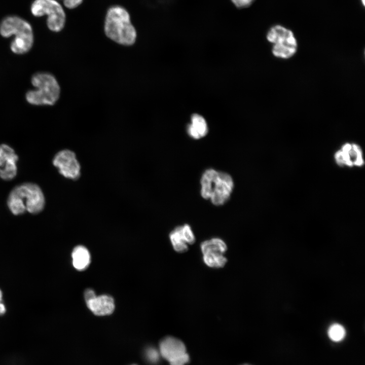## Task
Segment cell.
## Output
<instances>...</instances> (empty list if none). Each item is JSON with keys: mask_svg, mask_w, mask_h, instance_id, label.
Segmentation results:
<instances>
[{"mask_svg": "<svg viewBox=\"0 0 365 365\" xmlns=\"http://www.w3.org/2000/svg\"><path fill=\"white\" fill-rule=\"evenodd\" d=\"M208 130L207 123L203 117L197 114L192 116L191 123L187 127V132L191 137L195 139L203 138L207 135Z\"/></svg>", "mask_w": 365, "mask_h": 365, "instance_id": "7c38bea8", "label": "cell"}, {"mask_svg": "<svg viewBox=\"0 0 365 365\" xmlns=\"http://www.w3.org/2000/svg\"><path fill=\"white\" fill-rule=\"evenodd\" d=\"M53 164L60 174L66 178L77 179L81 175V165L76 154L69 150L58 152L54 157Z\"/></svg>", "mask_w": 365, "mask_h": 365, "instance_id": "9c48e42d", "label": "cell"}, {"mask_svg": "<svg viewBox=\"0 0 365 365\" xmlns=\"http://www.w3.org/2000/svg\"><path fill=\"white\" fill-rule=\"evenodd\" d=\"M241 365H250V364H241Z\"/></svg>", "mask_w": 365, "mask_h": 365, "instance_id": "484cf974", "label": "cell"}, {"mask_svg": "<svg viewBox=\"0 0 365 365\" xmlns=\"http://www.w3.org/2000/svg\"><path fill=\"white\" fill-rule=\"evenodd\" d=\"M267 41L273 44L272 53L277 57L287 59L297 49V41L291 30L280 24L271 26L266 34Z\"/></svg>", "mask_w": 365, "mask_h": 365, "instance_id": "8992f818", "label": "cell"}, {"mask_svg": "<svg viewBox=\"0 0 365 365\" xmlns=\"http://www.w3.org/2000/svg\"><path fill=\"white\" fill-rule=\"evenodd\" d=\"M202 254L207 252H218L224 254L227 250L225 242L219 238H212L202 242L200 244Z\"/></svg>", "mask_w": 365, "mask_h": 365, "instance_id": "5bb4252c", "label": "cell"}, {"mask_svg": "<svg viewBox=\"0 0 365 365\" xmlns=\"http://www.w3.org/2000/svg\"><path fill=\"white\" fill-rule=\"evenodd\" d=\"M159 352L170 365H185L190 360L184 343L172 336L162 339L159 344Z\"/></svg>", "mask_w": 365, "mask_h": 365, "instance_id": "ba28073f", "label": "cell"}, {"mask_svg": "<svg viewBox=\"0 0 365 365\" xmlns=\"http://www.w3.org/2000/svg\"><path fill=\"white\" fill-rule=\"evenodd\" d=\"M360 1H361V4L363 5V6H364L365 0H360Z\"/></svg>", "mask_w": 365, "mask_h": 365, "instance_id": "d4e9b609", "label": "cell"}, {"mask_svg": "<svg viewBox=\"0 0 365 365\" xmlns=\"http://www.w3.org/2000/svg\"><path fill=\"white\" fill-rule=\"evenodd\" d=\"M96 294L94 290L92 289H87L84 292V298L85 302L94 298Z\"/></svg>", "mask_w": 365, "mask_h": 365, "instance_id": "603a6c76", "label": "cell"}, {"mask_svg": "<svg viewBox=\"0 0 365 365\" xmlns=\"http://www.w3.org/2000/svg\"><path fill=\"white\" fill-rule=\"evenodd\" d=\"M31 12L36 17L47 15V25L52 31H60L65 25V12L56 0H35L31 5Z\"/></svg>", "mask_w": 365, "mask_h": 365, "instance_id": "52a82bcc", "label": "cell"}, {"mask_svg": "<svg viewBox=\"0 0 365 365\" xmlns=\"http://www.w3.org/2000/svg\"><path fill=\"white\" fill-rule=\"evenodd\" d=\"M31 83L36 90H29L26 99L31 104L53 105L60 96V88L56 78L49 73L40 72L31 78Z\"/></svg>", "mask_w": 365, "mask_h": 365, "instance_id": "5b68a950", "label": "cell"}, {"mask_svg": "<svg viewBox=\"0 0 365 365\" xmlns=\"http://www.w3.org/2000/svg\"><path fill=\"white\" fill-rule=\"evenodd\" d=\"M0 34L5 38L15 35L10 48L17 54L28 52L31 48L33 42L32 29L30 24L17 16H9L5 18L0 24Z\"/></svg>", "mask_w": 365, "mask_h": 365, "instance_id": "277c9868", "label": "cell"}, {"mask_svg": "<svg viewBox=\"0 0 365 365\" xmlns=\"http://www.w3.org/2000/svg\"><path fill=\"white\" fill-rule=\"evenodd\" d=\"M182 235L188 244H193L195 242V235L191 226L187 224L181 226Z\"/></svg>", "mask_w": 365, "mask_h": 365, "instance_id": "ac0fdd59", "label": "cell"}, {"mask_svg": "<svg viewBox=\"0 0 365 365\" xmlns=\"http://www.w3.org/2000/svg\"><path fill=\"white\" fill-rule=\"evenodd\" d=\"M169 239L174 250L182 253L188 250V244L182 235L181 226L175 227L169 234Z\"/></svg>", "mask_w": 365, "mask_h": 365, "instance_id": "9a60e30c", "label": "cell"}, {"mask_svg": "<svg viewBox=\"0 0 365 365\" xmlns=\"http://www.w3.org/2000/svg\"><path fill=\"white\" fill-rule=\"evenodd\" d=\"M104 31L110 39L124 46L132 45L137 38L136 30L128 11L120 5L112 6L107 10Z\"/></svg>", "mask_w": 365, "mask_h": 365, "instance_id": "6da1fadb", "label": "cell"}, {"mask_svg": "<svg viewBox=\"0 0 365 365\" xmlns=\"http://www.w3.org/2000/svg\"><path fill=\"white\" fill-rule=\"evenodd\" d=\"M203 261L210 268H221L226 264L227 259L221 253L207 252L203 254Z\"/></svg>", "mask_w": 365, "mask_h": 365, "instance_id": "2e32d148", "label": "cell"}, {"mask_svg": "<svg viewBox=\"0 0 365 365\" xmlns=\"http://www.w3.org/2000/svg\"><path fill=\"white\" fill-rule=\"evenodd\" d=\"M71 257L72 265L78 270H84L90 264V254L88 250L84 246L75 247L72 251Z\"/></svg>", "mask_w": 365, "mask_h": 365, "instance_id": "4fadbf2b", "label": "cell"}, {"mask_svg": "<svg viewBox=\"0 0 365 365\" xmlns=\"http://www.w3.org/2000/svg\"><path fill=\"white\" fill-rule=\"evenodd\" d=\"M150 7H158L165 6L170 4L173 0H143Z\"/></svg>", "mask_w": 365, "mask_h": 365, "instance_id": "ffe728a7", "label": "cell"}, {"mask_svg": "<svg viewBox=\"0 0 365 365\" xmlns=\"http://www.w3.org/2000/svg\"><path fill=\"white\" fill-rule=\"evenodd\" d=\"M86 303L89 309L97 316L110 315L114 312L115 307L113 298L106 295H96Z\"/></svg>", "mask_w": 365, "mask_h": 365, "instance_id": "8fae6325", "label": "cell"}, {"mask_svg": "<svg viewBox=\"0 0 365 365\" xmlns=\"http://www.w3.org/2000/svg\"><path fill=\"white\" fill-rule=\"evenodd\" d=\"M200 194L203 199L210 200L212 204L221 206L230 198L234 189V181L228 173L208 168L200 179Z\"/></svg>", "mask_w": 365, "mask_h": 365, "instance_id": "7a4b0ae2", "label": "cell"}, {"mask_svg": "<svg viewBox=\"0 0 365 365\" xmlns=\"http://www.w3.org/2000/svg\"><path fill=\"white\" fill-rule=\"evenodd\" d=\"M147 356L149 360L153 362H156L159 358L158 352L154 348H150L148 350Z\"/></svg>", "mask_w": 365, "mask_h": 365, "instance_id": "7402d4cb", "label": "cell"}, {"mask_svg": "<svg viewBox=\"0 0 365 365\" xmlns=\"http://www.w3.org/2000/svg\"><path fill=\"white\" fill-rule=\"evenodd\" d=\"M45 199L41 188L36 184L24 183L16 186L10 193L7 200L9 210L14 215L26 211L31 214L40 212L44 208Z\"/></svg>", "mask_w": 365, "mask_h": 365, "instance_id": "3957f363", "label": "cell"}, {"mask_svg": "<svg viewBox=\"0 0 365 365\" xmlns=\"http://www.w3.org/2000/svg\"><path fill=\"white\" fill-rule=\"evenodd\" d=\"M3 294L2 291L0 289V315H3L6 311V309L5 305L3 303Z\"/></svg>", "mask_w": 365, "mask_h": 365, "instance_id": "cb8c5ba5", "label": "cell"}, {"mask_svg": "<svg viewBox=\"0 0 365 365\" xmlns=\"http://www.w3.org/2000/svg\"><path fill=\"white\" fill-rule=\"evenodd\" d=\"M232 4L237 9L241 10L250 7L256 0H230Z\"/></svg>", "mask_w": 365, "mask_h": 365, "instance_id": "d6986e66", "label": "cell"}, {"mask_svg": "<svg viewBox=\"0 0 365 365\" xmlns=\"http://www.w3.org/2000/svg\"><path fill=\"white\" fill-rule=\"evenodd\" d=\"M18 157L15 151L6 144L0 145V177L5 180L14 178L17 171Z\"/></svg>", "mask_w": 365, "mask_h": 365, "instance_id": "30bf717a", "label": "cell"}, {"mask_svg": "<svg viewBox=\"0 0 365 365\" xmlns=\"http://www.w3.org/2000/svg\"><path fill=\"white\" fill-rule=\"evenodd\" d=\"M327 334L332 341L338 342L344 339L346 335V331L341 324L334 323L329 327Z\"/></svg>", "mask_w": 365, "mask_h": 365, "instance_id": "e0dca14e", "label": "cell"}, {"mask_svg": "<svg viewBox=\"0 0 365 365\" xmlns=\"http://www.w3.org/2000/svg\"><path fill=\"white\" fill-rule=\"evenodd\" d=\"M83 0H63L65 7L69 9H73L79 6Z\"/></svg>", "mask_w": 365, "mask_h": 365, "instance_id": "44dd1931", "label": "cell"}]
</instances>
